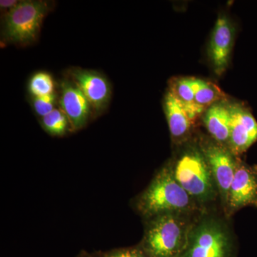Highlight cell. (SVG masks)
<instances>
[{"mask_svg":"<svg viewBox=\"0 0 257 257\" xmlns=\"http://www.w3.org/2000/svg\"><path fill=\"white\" fill-rule=\"evenodd\" d=\"M82 257H90V256H82Z\"/></svg>","mask_w":257,"mask_h":257,"instance_id":"cell-21","label":"cell"},{"mask_svg":"<svg viewBox=\"0 0 257 257\" xmlns=\"http://www.w3.org/2000/svg\"><path fill=\"white\" fill-rule=\"evenodd\" d=\"M231 120L229 105L221 102L209 106L204 118L208 132L219 144L229 142Z\"/></svg>","mask_w":257,"mask_h":257,"instance_id":"cell-13","label":"cell"},{"mask_svg":"<svg viewBox=\"0 0 257 257\" xmlns=\"http://www.w3.org/2000/svg\"><path fill=\"white\" fill-rule=\"evenodd\" d=\"M193 86L195 92L194 101L204 109L207 106H211L215 104L216 101L220 100L224 96L221 89L213 83L194 78Z\"/></svg>","mask_w":257,"mask_h":257,"instance_id":"cell-14","label":"cell"},{"mask_svg":"<svg viewBox=\"0 0 257 257\" xmlns=\"http://www.w3.org/2000/svg\"><path fill=\"white\" fill-rule=\"evenodd\" d=\"M28 89L32 97L50 95L56 92L55 80L48 72H37L30 79Z\"/></svg>","mask_w":257,"mask_h":257,"instance_id":"cell-16","label":"cell"},{"mask_svg":"<svg viewBox=\"0 0 257 257\" xmlns=\"http://www.w3.org/2000/svg\"><path fill=\"white\" fill-rule=\"evenodd\" d=\"M231 111L229 150L235 156L241 155L257 142V121L246 106L229 105Z\"/></svg>","mask_w":257,"mask_h":257,"instance_id":"cell-9","label":"cell"},{"mask_svg":"<svg viewBox=\"0 0 257 257\" xmlns=\"http://www.w3.org/2000/svg\"><path fill=\"white\" fill-rule=\"evenodd\" d=\"M68 78L87 98L93 113L100 114L107 107L111 95V85L104 75L96 72L74 67L68 71Z\"/></svg>","mask_w":257,"mask_h":257,"instance_id":"cell-6","label":"cell"},{"mask_svg":"<svg viewBox=\"0 0 257 257\" xmlns=\"http://www.w3.org/2000/svg\"><path fill=\"white\" fill-rule=\"evenodd\" d=\"M165 110L171 135L174 138L181 139L188 134L194 120L204 108L198 104H185L169 89L165 97Z\"/></svg>","mask_w":257,"mask_h":257,"instance_id":"cell-11","label":"cell"},{"mask_svg":"<svg viewBox=\"0 0 257 257\" xmlns=\"http://www.w3.org/2000/svg\"><path fill=\"white\" fill-rule=\"evenodd\" d=\"M235 30L227 17L219 15L211 35L209 57L217 74L224 72L229 65L234 43Z\"/></svg>","mask_w":257,"mask_h":257,"instance_id":"cell-12","label":"cell"},{"mask_svg":"<svg viewBox=\"0 0 257 257\" xmlns=\"http://www.w3.org/2000/svg\"><path fill=\"white\" fill-rule=\"evenodd\" d=\"M50 10V3L47 1H20L5 15L3 23L5 40L20 46H26L35 42Z\"/></svg>","mask_w":257,"mask_h":257,"instance_id":"cell-3","label":"cell"},{"mask_svg":"<svg viewBox=\"0 0 257 257\" xmlns=\"http://www.w3.org/2000/svg\"><path fill=\"white\" fill-rule=\"evenodd\" d=\"M173 172L177 182L192 199L207 202L214 197L215 182L202 152L194 149L184 152Z\"/></svg>","mask_w":257,"mask_h":257,"instance_id":"cell-4","label":"cell"},{"mask_svg":"<svg viewBox=\"0 0 257 257\" xmlns=\"http://www.w3.org/2000/svg\"><path fill=\"white\" fill-rule=\"evenodd\" d=\"M101 257H150L143 247L119 248L103 253Z\"/></svg>","mask_w":257,"mask_h":257,"instance_id":"cell-19","label":"cell"},{"mask_svg":"<svg viewBox=\"0 0 257 257\" xmlns=\"http://www.w3.org/2000/svg\"><path fill=\"white\" fill-rule=\"evenodd\" d=\"M20 3V1H14V0H9V1H3L2 0L1 2H0V8H1V9H4V10H8V12L9 11V10L13 9V8H15V6H16L18 4V3Z\"/></svg>","mask_w":257,"mask_h":257,"instance_id":"cell-20","label":"cell"},{"mask_svg":"<svg viewBox=\"0 0 257 257\" xmlns=\"http://www.w3.org/2000/svg\"><path fill=\"white\" fill-rule=\"evenodd\" d=\"M182 257H232L231 239L219 223L203 221L189 234Z\"/></svg>","mask_w":257,"mask_h":257,"instance_id":"cell-5","label":"cell"},{"mask_svg":"<svg viewBox=\"0 0 257 257\" xmlns=\"http://www.w3.org/2000/svg\"><path fill=\"white\" fill-rule=\"evenodd\" d=\"M202 152L210 169L221 199L227 205L231 182L234 178L236 159L221 144L209 143L203 145Z\"/></svg>","mask_w":257,"mask_h":257,"instance_id":"cell-7","label":"cell"},{"mask_svg":"<svg viewBox=\"0 0 257 257\" xmlns=\"http://www.w3.org/2000/svg\"><path fill=\"white\" fill-rule=\"evenodd\" d=\"M226 206L231 212L248 206L257 207L256 165H246L236 158L234 178Z\"/></svg>","mask_w":257,"mask_h":257,"instance_id":"cell-8","label":"cell"},{"mask_svg":"<svg viewBox=\"0 0 257 257\" xmlns=\"http://www.w3.org/2000/svg\"><path fill=\"white\" fill-rule=\"evenodd\" d=\"M60 108L68 118L71 127L78 130L87 124L93 114L86 96L70 79H63L60 84Z\"/></svg>","mask_w":257,"mask_h":257,"instance_id":"cell-10","label":"cell"},{"mask_svg":"<svg viewBox=\"0 0 257 257\" xmlns=\"http://www.w3.org/2000/svg\"><path fill=\"white\" fill-rule=\"evenodd\" d=\"M57 93L50 95L33 97L32 106L34 110L39 116L44 117L56 109V104L58 100Z\"/></svg>","mask_w":257,"mask_h":257,"instance_id":"cell-18","label":"cell"},{"mask_svg":"<svg viewBox=\"0 0 257 257\" xmlns=\"http://www.w3.org/2000/svg\"><path fill=\"white\" fill-rule=\"evenodd\" d=\"M193 79L192 77L179 79L175 82L172 83L170 88V90L181 100L189 105L197 104L194 101L195 92L193 86Z\"/></svg>","mask_w":257,"mask_h":257,"instance_id":"cell-17","label":"cell"},{"mask_svg":"<svg viewBox=\"0 0 257 257\" xmlns=\"http://www.w3.org/2000/svg\"><path fill=\"white\" fill-rule=\"evenodd\" d=\"M192 198L179 184L173 169L165 167L154 178L138 202L144 215L180 214L192 208Z\"/></svg>","mask_w":257,"mask_h":257,"instance_id":"cell-1","label":"cell"},{"mask_svg":"<svg viewBox=\"0 0 257 257\" xmlns=\"http://www.w3.org/2000/svg\"><path fill=\"white\" fill-rule=\"evenodd\" d=\"M41 124L44 130L53 136H62L72 128L68 118L60 108L42 117Z\"/></svg>","mask_w":257,"mask_h":257,"instance_id":"cell-15","label":"cell"},{"mask_svg":"<svg viewBox=\"0 0 257 257\" xmlns=\"http://www.w3.org/2000/svg\"><path fill=\"white\" fill-rule=\"evenodd\" d=\"M189 234L187 225L179 214H162L149 226L142 247L150 257H182Z\"/></svg>","mask_w":257,"mask_h":257,"instance_id":"cell-2","label":"cell"}]
</instances>
